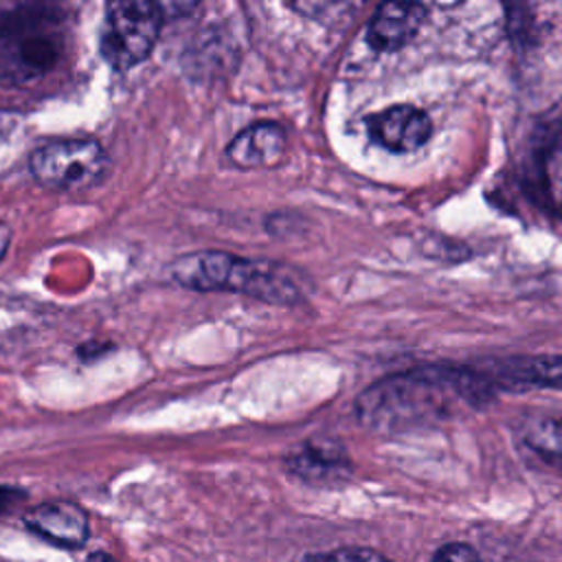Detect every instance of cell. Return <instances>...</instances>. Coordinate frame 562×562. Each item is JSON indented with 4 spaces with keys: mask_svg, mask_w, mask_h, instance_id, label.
Returning a JSON list of instances; mask_svg holds the SVG:
<instances>
[{
    "mask_svg": "<svg viewBox=\"0 0 562 562\" xmlns=\"http://www.w3.org/2000/svg\"><path fill=\"white\" fill-rule=\"evenodd\" d=\"M24 522L31 531L64 549L81 547L90 531L86 512L70 501L40 503L24 514Z\"/></svg>",
    "mask_w": 562,
    "mask_h": 562,
    "instance_id": "7",
    "label": "cell"
},
{
    "mask_svg": "<svg viewBox=\"0 0 562 562\" xmlns=\"http://www.w3.org/2000/svg\"><path fill=\"white\" fill-rule=\"evenodd\" d=\"M501 378L507 384L562 389V356H529L501 362Z\"/></svg>",
    "mask_w": 562,
    "mask_h": 562,
    "instance_id": "10",
    "label": "cell"
},
{
    "mask_svg": "<svg viewBox=\"0 0 562 562\" xmlns=\"http://www.w3.org/2000/svg\"><path fill=\"white\" fill-rule=\"evenodd\" d=\"M29 169L46 189L81 193L105 180L110 158L105 149L90 138L50 140L31 151Z\"/></svg>",
    "mask_w": 562,
    "mask_h": 562,
    "instance_id": "5",
    "label": "cell"
},
{
    "mask_svg": "<svg viewBox=\"0 0 562 562\" xmlns=\"http://www.w3.org/2000/svg\"><path fill=\"white\" fill-rule=\"evenodd\" d=\"M426 20L419 2H384L375 9L367 26V42L373 50L393 53L408 44Z\"/></svg>",
    "mask_w": 562,
    "mask_h": 562,
    "instance_id": "8",
    "label": "cell"
},
{
    "mask_svg": "<svg viewBox=\"0 0 562 562\" xmlns=\"http://www.w3.org/2000/svg\"><path fill=\"white\" fill-rule=\"evenodd\" d=\"M525 443L542 459L562 465V413L536 415L522 426Z\"/></svg>",
    "mask_w": 562,
    "mask_h": 562,
    "instance_id": "12",
    "label": "cell"
},
{
    "mask_svg": "<svg viewBox=\"0 0 562 562\" xmlns=\"http://www.w3.org/2000/svg\"><path fill=\"white\" fill-rule=\"evenodd\" d=\"M165 13L147 0H114L105 4V22L99 37L101 57L114 70H130L149 57Z\"/></svg>",
    "mask_w": 562,
    "mask_h": 562,
    "instance_id": "4",
    "label": "cell"
},
{
    "mask_svg": "<svg viewBox=\"0 0 562 562\" xmlns=\"http://www.w3.org/2000/svg\"><path fill=\"white\" fill-rule=\"evenodd\" d=\"M20 498H24V494L15 487H0V512H7L9 505H15Z\"/></svg>",
    "mask_w": 562,
    "mask_h": 562,
    "instance_id": "17",
    "label": "cell"
},
{
    "mask_svg": "<svg viewBox=\"0 0 562 562\" xmlns=\"http://www.w3.org/2000/svg\"><path fill=\"white\" fill-rule=\"evenodd\" d=\"M432 562H481L476 551L470 544L463 542H450L443 544L435 555Z\"/></svg>",
    "mask_w": 562,
    "mask_h": 562,
    "instance_id": "13",
    "label": "cell"
},
{
    "mask_svg": "<svg viewBox=\"0 0 562 562\" xmlns=\"http://www.w3.org/2000/svg\"><path fill=\"white\" fill-rule=\"evenodd\" d=\"M86 562H116L112 555H108V553H103V551H94V553H90L88 555V560Z\"/></svg>",
    "mask_w": 562,
    "mask_h": 562,
    "instance_id": "19",
    "label": "cell"
},
{
    "mask_svg": "<svg viewBox=\"0 0 562 562\" xmlns=\"http://www.w3.org/2000/svg\"><path fill=\"white\" fill-rule=\"evenodd\" d=\"M288 149V134L279 123H252L244 127L226 147V156L241 169L277 165Z\"/></svg>",
    "mask_w": 562,
    "mask_h": 562,
    "instance_id": "9",
    "label": "cell"
},
{
    "mask_svg": "<svg viewBox=\"0 0 562 562\" xmlns=\"http://www.w3.org/2000/svg\"><path fill=\"white\" fill-rule=\"evenodd\" d=\"M9 241H11V228L4 222H0V261L9 250Z\"/></svg>",
    "mask_w": 562,
    "mask_h": 562,
    "instance_id": "18",
    "label": "cell"
},
{
    "mask_svg": "<svg viewBox=\"0 0 562 562\" xmlns=\"http://www.w3.org/2000/svg\"><path fill=\"white\" fill-rule=\"evenodd\" d=\"M171 279L195 292H239L274 305L303 299L296 279L274 261H252L224 250H195L180 255L169 266Z\"/></svg>",
    "mask_w": 562,
    "mask_h": 562,
    "instance_id": "3",
    "label": "cell"
},
{
    "mask_svg": "<svg viewBox=\"0 0 562 562\" xmlns=\"http://www.w3.org/2000/svg\"><path fill=\"white\" fill-rule=\"evenodd\" d=\"M66 15L48 4H20L0 13V86H33L66 53Z\"/></svg>",
    "mask_w": 562,
    "mask_h": 562,
    "instance_id": "2",
    "label": "cell"
},
{
    "mask_svg": "<svg viewBox=\"0 0 562 562\" xmlns=\"http://www.w3.org/2000/svg\"><path fill=\"white\" fill-rule=\"evenodd\" d=\"M314 562H389V560L369 549H340V551L327 553Z\"/></svg>",
    "mask_w": 562,
    "mask_h": 562,
    "instance_id": "14",
    "label": "cell"
},
{
    "mask_svg": "<svg viewBox=\"0 0 562 562\" xmlns=\"http://www.w3.org/2000/svg\"><path fill=\"white\" fill-rule=\"evenodd\" d=\"M15 125H18L15 112H11V110L0 105V143L15 130Z\"/></svg>",
    "mask_w": 562,
    "mask_h": 562,
    "instance_id": "16",
    "label": "cell"
},
{
    "mask_svg": "<svg viewBox=\"0 0 562 562\" xmlns=\"http://www.w3.org/2000/svg\"><path fill=\"white\" fill-rule=\"evenodd\" d=\"M367 130L384 149L406 154L426 145L432 134V123L424 110L400 103L371 114L367 119Z\"/></svg>",
    "mask_w": 562,
    "mask_h": 562,
    "instance_id": "6",
    "label": "cell"
},
{
    "mask_svg": "<svg viewBox=\"0 0 562 562\" xmlns=\"http://www.w3.org/2000/svg\"><path fill=\"white\" fill-rule=\"evenodd\" d=\"M547 176H549V184H551L553 198H555L558 204L562 206V136L558 138V143H555L553 149H551Z\"/></svg>",
    "mask_w": 562,
    "mask_h": 562,
    "instance_id": "15",
    "label": "cell"
},
{
    "mask_svg": "<svg viewBox=\"0 0 562 562\" xmlns=\"http://www.w3.org/2000/svg\"><path fill=\"white\" fill-rule=\"evenodd\" d=\"M494 382L465 369H411L386 375L356 400L358 419L380 432L446 422L468 406L483 404Z\"/></svg>",
    "mask_w": 562,
    "mask_h": 562,
    "instance_id": "1",
    "label": "cell"
},
{
    "mask_svg": "<svg viewBox=\"0 0 562 562\" xmlns=\"http://www.w3.org/2000/svg\"><path fill=\"white\" fill-rule=\"evenodd\" d=\"M288 465L296 476L305 481H331L345 476L349 470L345 452L331 448L329 443H307L301 452L290 457Z\"/></svg>",
    "mask_w": 562,
    "mask_h": 562,
    "instance_id": "11",
    "label": "cell"
}]
</instances>
